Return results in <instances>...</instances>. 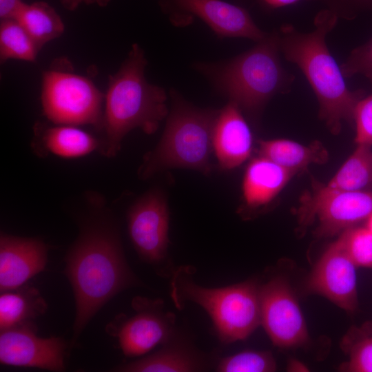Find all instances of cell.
<instances>
[{"label":"cell","instance_id":"6da1fadb","mask_svg":"<svg viewBox=\"0 0 372 372\" xmlns=\"http://www.w3.org/2000/svg\"><path fill=\"white\" fill-rule=\"evenodd\" d=\"M65 263L64 273L75 302L72 348L89 322L109 300L141 282L126 261L116 225L107 217L91 218L81 224Z\"/></svg>","mask_w":372,"mask_h":372},{"label":"cell","instance_id":"7a4b0ae2","mask_svg":"<svg viewBox=\"0 0 372 372\" xmlns=\"http://www.w3.org/2000/svg\"><path fill=\"white\" fill-rule=\"evenodd\" d=\"M337 22L335 12L323 10L315 17L313 31L301 32L287 24L279 32L280 52L306 76L318 101L319 117L334 134L340 132L343 121H353L355 107L362 99L359 92L348 88L327 45V35Z\"/></svg>","mask_w":372,"mask_h":372},{"label":"cell","instance_id":"3957f363","mask_svg":"<svg viewBox=\"0 0 372 372\" xmlns=\"http://www.w3.org/2000/svg\"><path fill=\"white\" fill-rule=\"evenodd\" d=\"M147 64L143 50L134 43L119 70L110 76L99 148L107 157L118 153L130 131L139 128L154 134L169 114L165 89L148 83L145 77Z\"/></svg>","mask_w":372,"mask_h":372},{"label":"cell","instance_id":"277c9868","mask_svg":"<svg viewBox=\"0 0 372 372\" xmlns=\"http://www.w3.org/2000/svg\"><path fill=\"white\" fill-rule=\"evenodd\" d=\"M280 52L279 33L273 32L227 61L203 63L198 68L229 101L257 116L271 98L286 91L293 81L281 64Z\"/></svg>","mask_w":372,"mask_h":372},{"label":"cell","instance_id":"5b68a950","mask_svg":"<svg viewBox=\"0 0 372 372\" xmlns=\"http://www.w3.org/2000/svg\"><path fill=\"white\" fill-rule=\"evenodd\" d=\"M172 107L156 147L147 153L139 169L146 179L162 170L195 169L205 175L212 170V132L218 110L200 108L171 92Z\"/></svg>","mask_w":372,"mask_h":372},{"label":"cell","instance_id":"8992f818","mask_svg":"<svg viewBox=\"0 0 372 372\" xmlns=\"http://www.w3.org/2000/svg\"><path fill=\"white\" fill-rule=\"evenodd\" d=\"M193 269L183 266L172 273L171 297L178 309L194 302L209 316L221 342L247 339L261 325L260 284L248 280L232 285L209 288L197 284Z\"/></svg>","mask_w":372,"mask_h":372},{"label":"cell","instance_id":"52a82bcc","mask_svg":"<svg viewBox=\"0 0 372 372\" xmlns=\"http://www.w3.org/2000/svg\"><path fill=\"white\" fill-rule=\"evenodd\" d=\"M43 115L54 125H92L100 130L105 95L88 78L54 66L42 75Z\"/></svg>","mask_w":372,"mask_h":372},{"label":"cell","instance_id":"ba28073f","mask_svg":"<svg viewBox=\"0 0 372 372\" xmlns=\"http://www.w3.org/2000/svg\"><path fill=\"white\" fill-rule=\"evenodd\" d=\"M372 214V192L335 189L320 183L301 198L298 210L301 229L316 219L317 237H329L366 220Z\"/></svg>","mask_w":372,"mask_h":372},{"label":"cell","instance_id":"9c48e42d","mask_svg":"<svg viewBox=\"0 0 372 372\" xmlns=\"http://www.w3.org/2000/svg\"><path fill=\"white\" fill-rule=\"evenodd\" d=\"M127 221L130 240L140 258L158 273H168L169 212L163 192L154 189L138 198L128 211Z\"/></svg>","mask_w":372,"mask_h":372},{"label":"cell","instance_id":"30bf717a","mask_svg":"<svg viewBox=\"0 0 372 372\" xmlns=\"http://www.w3.org/2000/svg\"><path fill=\"white\" fill-rule=\"evenodd\" d=\"M132 306V316H118L108 326L125 355H144L174 338L176 316L164 309L161 300L135 297Z\"/></svg>","mask_w":372,"mask_h":372},{"label":"cell","instance_id":"8fae6325","mask_svg":"<svg viewBox=\"0 0 372 372\" xmlns=\"http://www.w3.org/2000/svg\"><path fill=\"white\" fill-rule=\"evenodd\" d=\"M259 293L261 325L273 344L293 349L307 344V324L289 282L273 276L260 285Z\"/></svg>","mask_w":372,"mask_h":372},{"label":"cell","instance_id":"7c38bea8","mask_svg":"<svg viewBox=\"0 0 372 372\" xmlns=\"http://www.w3.org/2000/svg\"><path fill=\"white\" fill-rule=\"evenodd\" d=\"M356 267L339 236L315 264L306 282V291L353 312L358 305Z\"/></svg>","mask_w":372,"mask_h":372},{"label":"cell","instance_id":"4fadbf2b","mask_svg":"<svg viewBox=\"0 0 372 372\" xmlns=\"http://www.w3.org/2000/svg\"><path fill=\"white\" fill-rule=\"evenodd\" d=\"M67 348L62 338L38 336L32 323L0 331V362L3 365L63 371Z\"/></svg>","mask_w":372,"mask_h":372},{"label":"cell","instance_id":"5bb4252c","mask_svg":"<svg viewBox=\"0 0 372 372\" xmlns=\"http://www.w3.org/2000/svg\"><path fill=\"white\" fill-rule=\"evenodd\" d=\"M48 245L37 238L1 234L0 291L24 285L48 263Z\"/></svg>","mask_w":372,"mask_h":372},{"label":"cell","instance_id":"9a60e30c","mask_svg":"<svg viewBox=\"0 0 372 372\" xmlns=\"http://www.w3.org/2000/svg\"><path fill=\"white\" fill-rule=\"evenodd\" d=\"M212 146L222 170L233 169L251 156L252 133L236 103L229 101L218 110L213 127Z\"/></svg>","mask_w":372,"mask_h":372},{"label":"cell","instance_id":"2e32d148","mask_svg":"<svg viewBox=\"0 0 372 372\" xmlns=\"http://www.w3.org/2000/svg\"><path fill=\"white\" fill-rule=\"evenodd\" d=\"M176 5L203 20L219 37H241L258 42L267 33L243 8L221 0H174Z\"/></svg>","mask_w":372,"mask_h":372},{"label":"cell","instance_id":"e0dca14e","mask_svg":"<svg viewBox=\"0 0 372 372\" xmlns=\"http://www.w3.org/2000/svg\"><path fill=\"white\" fill-rule=\"evenodd\" d=\"M294 172L261 156L254 158L245 172L242 194L245 209L256 210L271 202Z\"/></svg>","mask_w":372,"mask_h":372},{"label":"cell","instance_id":"ac0fdd59","mask_svg":"<svg viewBox=\"0 0 372 372\" xmlns=\"http://www.w3.org/2000/svg\"><path fill=\"white\" fill-rule=\"evenodd\" d=\"M206 364L189 347L173 338L156 352L114 368L118 372H193L203 371Z\"/></svg>","mask_w":372,"mask_h":372},{"label":"cell","instance_id":"d6986e66","mask_svg":"<svg viewBox=\"0 0 372 372\" xmlns=\"http://www.w3.org/2000/svg\"><path fill=\"white\" fill-rule=\"evenodd\" d=\"M258 154L295 174L311 164H323L328 160V152L318 141L309 145L284 139L260 140Z\"/></svg>","mask_w":372,"mask_h":372},{"label":"cell","instance_id":"ffe728a7","mask_svg":"<svg viewBox=\"0 0 372 372\" xmlns=\"http://www.w3.org/2000/svg\"><path fill=\"white\" fill-rule=\"evenodd\" d=\"M38 141L49 153L65 158L86 156L99 149L100 141L78 126L54 125L35 129Z\"/></svg>","mask_w":372,"mask_h":372},{"label":"cell","instance_id":"44dd1931","mask_svg":"<svg viewBox=\"0 0 372 372\" xmlns=\"http://www.w3.org/2000/svg\"><path fill=\"white\" fill-rule=\"evenodd\" d=\"M47 304L39 291L32 286L1 292L0 331L32 323V320L43 314Z\"/></svg>","mask_w":372,"mask_h":372},{"label":"cell","instance_id":"7402d4cb","mask_svg":"<svg viewBox=\"0 0 372 372\" xmlns=\"http://www.w3.org/2000/svg\"><path fill=\"white\" fill-rule=\"evenodd\" d=\"M34 41L39 48L60 37L64 24L55 10L48 3H23L14 18Z\"/></svg>","mask_w":372,"mask_h":372},{"label":"cell","instance_id":"603a6c76","mask_svg":"<svg viewBox=\"0 0 372 372\" xmlns=\"http://www.w3.org/2000/svg\"><path fill=\"white\" fill-rule=\"evenodd\" d=\"M372 184V149L357 145L353 154L326 185L335 189L360 191Z\"/></svg>","mask_w":372,"mask_h":372},{"label":"cell","instance_id":"cb8c5ba5","mask_svg":"<svg viewBox=\"0 0 372 372\" xmlns=\"http://www.w3.org/2000/svg\"><path fill=\"white\" fill-rule=\"evenodd\" d=\"M341 348L348 356L341 371L372 372V322L352 327L344 335Z\"/></svg>","mask_w":372,"mask_h":372},{"label":"cell","instance_id":"d4e9b609","mask_svg":"<svg viewBox=\"0 0 372 372\" xmlns=\"http://www.w3.org/2000/svg\"><path fill=\"white\" fill-rule=\"evenodd\" d=\"M41 50L23 27L15 19L1 20L0 59L34 62Z\"/></svg>","mask_w":372,"mask_h":372},{"label":"cell","instance_id":"484cf974","mask_svg":"<svg viewBox=\"0 0 372 372\" xmlns=\"http://www.w3.org/2000/svg\"><path fill=\"white\" fill-rule=\"evenodd\" d=\"M218 372H272L276 362L269 351L247 350L221 359L216 369Z\"/></svg>","mask_w":372,"mask_h":372},{"label":"cell","instance_id":"4316f807","mask_svg":"<svg viewBox=\"0 0 372 372\" xmlns=\"http://www.w3.org/2000/svg\"><path fill=\"white\" fill-rule=\"evenodd\" d=\"M340 237L357 267L372 268V232L366 226L350 227Z\"/></svg>","mask_w":372,"mask_h":372},{"label":"cell","instance_id":"83f0119b","mask_svg":"<svg viewBox=\"0 0 372 372\" xmlns=\"http://www.w3.org/2000/svg\"><path fill=\"white\" fill-rule=\"evenodd\" d=\"M340 68L344 77L362 74L372 81V39L354 49Z\"/></svg>","mask_w":372,"mask_h":372},{"label":"cell","instance_id":"f1b7e54d","mask_svg":"<svg viewBox=\"0 0 372 372\" xmlns=\"http://www.w3.org/2000/svg\"><path fill=\"white\" fill-rule=\"evenodd\" d=\"M353 120L355 124L357 145H372V94L357 103Z\"/></svg>","mask_w":372,"mask_h":372},{"label":"cell","instance_id":"f546056e","mask_svg":"<svg viewBox=\"0 0 372 372\" xmlns=\"http://www.w3.org/2000/svg\"><path fill=\"white\" fill-rule=\"evenodd\" d=\"M23 3L22 0H0L1 20L14 19Z\"/></svg>","mask_w":372,"mask_h":372},{"label":"cell","instance_id":"4dcf8cb0","mask_svg":"<svg viewBox=\"0 0 372 372\" xmlns=\"http://www.w3.org/2000/svg\"><path fill=\"white\" fill-rule=\"evenodd\" d=\"M110 0H61V4L65 8L74 10L82 3L91 5L95 4L100 7L106 6Z\"/></svg>","mask_w":372,"mask_h":372},{"label":"cell","instance_id":"1f68e13d","mask_svg":"<svg viewBox=\"0 0 372 372\" xmlns=\"http://www.w3.org/2000/svg\"><path fill=\"white\" fill-rule=\"evenodd\" d=\"M301 0H262L269 7L277 8L297 3Z\"/></svg>","mask_w":372,"mask_h":372},{"label":"cell","instance_id":"d6a6232c","mask_svg":"<svg viewBox=\"0 0 372 372\" xmlns=\"http://www.w3.org/2000/svg\"><path fill=\"white\" fill-rule=\"evenodd\" d=\"M366 221V227L372 232V214L369 216V218Z\"/></svg>","mask_w":372,"mask_h":372}]
</instances>
